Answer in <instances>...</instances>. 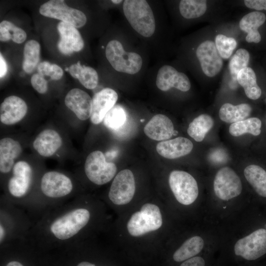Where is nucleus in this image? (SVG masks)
Masks as SVG:
<instances>
[{
    "label": "nucleus",
    "instance_id": "1",
    "mask_svg": "<svg viewBox=\"0 0 266 266\" xmlns=\"http://www.w3.org/2000/svg\"><path fill=\"white\" fill-rule=\"evenodd\" d=\"M89 204L79 195L51 210L34 223L26 239L43 253L86 239L94 217Z\"/></svg>",
    "mask_w": 266,
    "mask_h": 266
},
{
    "label": "nucleus",
    "instance_id": "2",
    "mask_svg": "<svg viewBox=\"0 0 266 266\" xmlns=\"http://www.w3.org/2000/svg\"><path fill=\"white\" fill-rule=\"evenodd\" d=\"M243 190L241 179L233 168L225 166L218 170L212 181V200L204 209L214 224H222L244 210Z\"/></svg>",
    "mask_w": 266,
    "mask_h": 266
},
{
    "label": "nucleus",
    "instance_id": "3",
    "mask_svg": "<svg viewBox=\"0 0 266 266\" xmlns=\"http://www.w3.org/2000/svg\"><path fill=\"white\" fill-rule=\"evenodd\" d=\"M79 196L69 176L58 171H48L41 176L25 211L34 224L47 212Z\"/></svg>",
    "mask_w": 266,
    "mask_h": 266
},
{
    "label": "nucleus",
    "instance_id": "4",
    "mask_svg": "<svg viewBox=\"0 0 266 266\" xmlns=\"http://www.w3.org/2000/svg\"><path fill=\"white\" fill-rule=\"evenodd\" d=\"M219 229V245H230L236 256L253 261L266 254V229L248 232L237 215Z\"/></svg>",
    "mask_w": 266,
    "mask_h": 266
},
{
    "label": "nucleus",
    "instance_id": "5",
    "mask_svg": "<svg viewBox=\"0 0 266 266\" xmlns=\"http://www.w3.org/2000/svg\"><path fill=\"white\" fill-rule=\"evenodd\" d=\"M33 222L28 213L4 196L0 201V246L23 240Z\"/></svg>",
    "mask_w": 266,
    "mask_h": 266
},
{
    "label": "nucleus",
    "instance_id": "6",
    "mask_svg": "<svg viewBox=\"0 0 266 266\" xmlns=\"http://www.w3.org/2000/svg\"><path fill=\"white\" fill-rule=\"evenodd\" d=\"M5 185L4 196L25 210L35 190V174L31 165L26 161L15 163Z\"/></svg>",
    "mask_w": 266,
    "mask_h": 266
},
{
    "label": "nucleus",
    "instance_id": "7",
    "mask_svg": "<svg viewBox=\"0 0 266 266\" xmlns=\"http://www.w3.org/2000/svg\"><path fill=\"white\" fill-rule=\"evenodd\" d=\"M124 15L132 27L146 37L155 32L156 24L151 8L144 0H126L123 3Z\"/></svg>",
    "mask_w": 266,
    "mask_h": 266
},
{
    "label": "nucleus",
    "instance_id": "8",
    "mask_svg": "<svg viewBox=\"0 0 266 266\" xmlns=\"http://www.w3.org/2000/svg\"><path fill=\"white\" fill-rule=\"evenodd\" d=\"M168 183L176 200L180 204L189 206L198 200L200 196L198 183L189 173L174 170L169 174Z\"/></svg>",
    "mask_w": 266,
    "mask_h": 266
},
{
    "label": "nucleus",
    "instance_id": "9",
    "mask_svg": "<svg viewBox=\"0 0 266 266\" xmlns=\"http://www.w3.org/2000/svg\"><path fill=\"white\" fill-rule=\"evenodd\" d=\"M162 224V217L158 206L146 203L142 205L140 211L132 215L127 227L131 235L139 236L159 229Z\"/></svg>",
    "mask_w": 266,
    "mask_h": 266
},
{
    "label": "nucleus",
    "instance_id": "10",
    "mask_svg": "<svg viewBox=\"0 0 266 266\" xmlns=\"http://www.w3.org/2000/svg\"><path fill=\"white\" fill-rule=\"evenodd\" d=\"M105 56L113 68L119 72L134 74L142 67L140 56L134 52H126L122 44L117 40L108 42L105 48Z\"/></svg>",
    "mask_w": 266,
    "mask_h": 266
},
{
    "label": "nucleus",
    "instance_id": "11",
    "mask_svg": "<svg viewBox=\"0 0 266 266\" xmlns=\"http://www.w3.org/2000/svg\"><path fill=\"white\" fill-rule=\"evenodd\" d=\"M116 171V165L112 162H107L100 151L92 152L86 159L85 174L89 181L96 185H102L109 182Z\"/></svg>",
    "mask_w": 266,
    "mask_h": 266
},
{
    "label": "nucleus",
    "instance_id": "12",
    "mask_svg": "<svg viewBox=\"0 0 266 266\" xmlns=\"http://www.w3.org/2000/svg\"><path fill=\"white\" fill-rule=\"evenodd\" d=\"M41 15L58 19L76 28L84 26L87 22L85 14L81 11L67 6L62 0H51L39 7Z\"/></svg>",
    "mask_w": 266,
    "mask_h": 266
},
{
    "label": "nucleus",
    "instance_id": "13",
    "mask_svg": "<svg viewBox=\"0 0 266 266\" xmlns=\"http://www.w3.org/2000/svg\"><path fill=\"white\" fill-rule=\"evenodd\" d=\"M135 190L133 174L129 169L120 171L113 179L108 196L114 204L124 205L133 199Z\"/></svg>",
    "mask_w": 266,
    "mask_h": 266
},
{
    "label": "nucleus",
    "instance_id": "14",
    "mask_svg": "<svg viewBox=\"0 0 266 266\" xmlns=\"http://www.w3.org/2000/svg\"><path fill=\"white\" fill-rule=\"evenodd\" d=\"M196 56L206 76L214 77L221 71L223 60L213 41L206 40L202 42L197 49Z\"/></svg>",
    "mask_w": 266,
    "mask_h": 266
},
{
    "label": "nucleus",
    "instance_id": "15",
    "mask_svg": "<svg viewBox=\"0 0 266 266\" xmlns=\"http://www.w3.org/2000/svg\"><path fill=\"white\" fill-rule=\"evenodd\" d=\"M156 84L157 87L163 91L175 88L181 91L187 92L191 88V83L187 76L168 65H165L159 69Z\"/></svg>",
    "mask_w": 266,
    "mask_h": 266
},
{
    "label": "nucleus",
    "instance_id": "16",
    "mask_svg": "<svg viewBox=\"0 0 266 266\" xmlns=\"http://www.w3.org/2000/svg\"><path fill=\"white\" fill-rule=\"evenodd\" d=\"M60 35L58 48L63 54L70 55L79 52L84 47V40L77 28L69 24L60 22L57 25Z\"/></svg>",
    "mask_w": 266,
    "mask_h": 266
},
{
    "label": "nucleus",
    "instance_id": "17",
    "mask_svg": "<svg viewBox=\"0 0 266 266\" xmlns=\"http://www.w3.org/2000/svg\"><path fill=\"white\" fill-rule=\"evenodd\" d=\"M27 112V104L22 98L14 95L8 96L0 104V122L6 125L15 124L25 117Z\"/></svg>",
    "mask_w": 266,
    "mask_h": 266
},
{
    "label": "nucleus",
    "instance_id": "18",
    "mask_svg": "<svg viewBox=\"0 0 266 266\" xmlns=\"http://www.w3.org/2000/svg\"><path fill=\"white\" fill-rule=\"evenodd\" d=\"M65 104L80 120H86L91 116L92 99L80 89L70 90L65 97Z\"/></svg>",
    "mask_w": 266,
    "mask_h": 266
},
{
    "label": "nucleus",
    "instance_id": "19",
    "mask_svg": "<svg viewBox=\"0 0 266 266\" xmlns=\"http://www.w3.org/2000/svg\"><path fill=\"white\" fill-rule=\"evenodd\" d=\"M117 100V93L110 88H104L96 93L92 98L91 122L97 125L102 122L104 116L115 105Z\"/></svg>",
    "mask_w": 266,
    "mask_h": 266
},
{
    "label": "nucleus",
    "instance_id": "20",
    "mask_svg": "<svg viewBox=\"0 0 266 266\" xmlns=\"http://www.w3.org/2000/svg\"><path fill=\"white\" fill-rule=\"evenodd\" d=\"M63 144L60 134L54 130L45 129L33 140V149L40 156L50 157L54 155Z\"/></svg>",
    "mask_w": 266,
    "mask_h": 266
},
{
    "label": "nucleus",
    "instance_id": "21",
    "mask_svg": "<svg viewBox=\"0 0 266 266\" xmlns=\"http://www.w3.org/2000/svg\"><path fill=\"white\" fill-rule=\"evenodd\" d=\"M145 134L150 139L166 140L174 134V130L171 120L163 114L154 115L144 128Z\"/></svg>",
    "mask_w": 266,
    "mask_h": 266
},
{
    "label": "nucleus",
    "instance_id": "22",
    "mask_svg": "<svg viewBox=\"0 0 266 266\" xmlns=\"http://www.w3.org/2000/svg\"><path fill=\"white\" fill-rule=\"evenodd\" d=\"M192 141L184 137L165 140L158 143L156 151L161 156L168 159H174L189 154L193 150Z\"/></svg>",
    "mask_w": 266,
    "mask_h": 266
},
{
    "label": "nucleus",
    "instance_id": "23",
    "mask_svg": "<svg viewBox=\"0 0 266 266\" xmlns=\"http://www.w3.org/2000/svg\"><path fill=\"white\" fill-rule=\"evenodd\" d=\"M22 152L19 141L10 137H4L0 140V171L1 174H9L17 159Z\"/></svg>",
    "mask_w": 266,
    "mask_h": 266
},
{
    "label": "nucleus",
    "instance_id": "24",
    "mask_svg": "<svg viewBox=\"0 0 266 266\" xmlns=\"http://www.w3.org/2000/svg\"><path fill=\"white\" fill-rule=\"evenodd\" d=\"M266 20L264 13L255 11L244 15L240 20L239 25L240 29L247 33L245 39L248 43H259L262 37L258 29Z\"/></svg>",
    "mask_w": 266,
    "mask_h": 266
},
{
    "label": "nucleus",
    "instance_id": "25",
    "mask_svg": "<svg viewBox=\"0 0 266 266\" xmlns=\"http://www.w3.org/2000/svg\"><path fill=\"white\" fill-rule=\"evenodd\" d=\"M247 183L259 197L266 198V168L257 163L247 165L243 169Z\"/></svg>",
    "mask_w": 266,
    "mask_h": 266
},
{
    "label": "nucleus",
    "instance_id": "26",
    "mask_svg": "<svg viewBox=\"0 0 266 266\" xmlns=\"http://www.w3.org/2000/svg\"><path fill=\"white\" fill-rule=\"evenodd\" d=\"M252 111V108L248 103L234 105L230 103H226L220 107L219 116L222 121L233 124L249 118Z\"/></svg>",
    "mask_w": 266,
    "mask_h": 266
},
{
    "label": "nucleus",
    "instance_id": "27",
    "mask_svg": "<svg viewBox=\"0 0 266 266\" xmlns=\"http://www.w3.org/2000/svg\"><path fill=\"white\" fill-rule=\"evenodd\" d=\"M237 81L243 87L249 99L257 100L261 98L262 89L257 83L255 72L252 68L247 66L241 70L237 74Z\"/></svg>",
    "mask_w": 266,
    "mask_h": 266
},
{
    "label": "nucleus",
    "instance_id": "28",
    "mask_svg": "<svg viewBox=\"0 0 266 266\" xmlns=\"http://www.w3.org/2000/svg\"><path fill=\"white\" fill-rule=\"evenodd\" d=\"M263 125V121L259 117H249L231 124L229 128V132L231 135L234 137L245 134L257 137L262 133Z\"/></svg>",
    "mask_w": 266,
    "mask_h": 266
},
{
    "label": "nucleus",
    "instance_id": "29",
    "mask_svg": "<svg viewBox=\"0 0 266 266\" xmlns=\"http://www.w3.org/2000/svg\"><path fill=\"white\" fill-rule=\"evenodd\" d=\"M68 71L72 77L77 79L86 88L91 90L97 87L98 74L93 67L82 65L79 61L71 65Z\"/></svg>",
    "mask_w": 266,
    "mask_h": 266
},
{
    "label": "nucleus",
    "instance_id": "30",
    "mask_svg": "<svg viewBox=\"0 0 266 266\" xmlns=\"http://www.w3.org/2000/svg\"><path fill=\"white\" fill-rule=\"evenodd\" d=\"M214 125L212 117L202 114L196 117L189 125L187 133L197 142L202 141Z\"/></svg>",
    "mask_w": 266,
    "mask_h": 266
},
{
    "label": "nucleus",
    "instance_id": "31",
    "mask_svg": "<svg viewBox=\"0 0 266 266\" xmlns=\"http://www.w3.org/2000/svg\"><path fill=\"white\" fill-rule=\"evenodd\" d=\"M40 45L35 40L28 41L24 48V60L22 67L27 73H32L40 60Z\"/></svg>",
    "mask_w": 266,
    "mask_h": 266
},
{
    "label": "nucleus",
    "instance_id": "32",
    "mask_svg": "<svg viewBox=\"0 0 266 266\" xmlns=\"http://www.w3.org/2000/svg\"><path fill=\"white\" fill-rule=\"evenodd\" d=\"M181 15L186 19H194L203 15L207 9L204 0H182L179 3Z\"/></svg>",
    "mask_w": 266,
    "mask_h": 266
},
{
    "label": "nucleus",
    "instance_id": "33",
    "mask_svg": "<svg viewBox=\"0 0 266 266\" xmlns=\"http://www.w3.org/2000/svg\"><path fill=\"white\" fill-rule=\"evenodd\" d=\"M126 119V113L124 109L120 105H116L106 113L102 122L107 128L116 131L125 124Z\"/></svg>",
    "mask_w": 266,
    "mask_h": 266
},
{
    "label": "nucleus",
    "instance_id": "34",
    "mask_svg": "<svg viewBox=\"0 0 266 266\" xmlns=\"http://www.w3.org/2000/svg\"><path fill=\"white\" fill-rule=\"evenodd\" d=\"M250 54L246 49L240 48L236 51L229 65L230 73L233 80H237L238 72L248 66Z\"/></svg>",
    "mask_w": 266,
    "mask_h": 266
},
{
    "label": "nucleus",
    "instance_id": "35",
    "mask_svg": "<svg viewBox=\"0 0 266 266\" xmlns=\"http://www.w3.org/2000/svg\"><path fill=\"white\" fill-rule=\"evenodd\" d=\"M215 45L221 57L227 59L236 47L237 42L233 38L219 34L215 37Z\"/></svg>",
    "mask_w": 266,
    "mask_h": 266
},
{
    "label": "nucleus",
    "instance_id": "36",
    "mask_svg": "<svg viewBox=\"0 0 266 266\" xmlns=\"http://www.w3.org/2000/svg\"><path fill=\"white\" fill-rule=\"evenodd\" d=\"M0 26L5 28L8 31L11 39L16 43H23L27 38V33L25 31L10 21L3 20L0 22Z\"/></svg>",
    "mask_w": 266,
    "mask_h": 266
},
{
    "label": "nucleus",
    "instance_id": "37",
    "mask_svg": "<svg viewBox=\"0 0 266 266\" xmlns=\"http://www.w3.org/2000/svg\"><path fill=\"white\" fill-rule=\"evenodd\" d=\"M31 83L34 90L41 94H45L48 90V82L44 76L39 73L33 74L31 78Z\"/></svg>",
    "mask_w": 266,
    "mask_h": 266
},
{
    "label": "nucleus",
    "instance_id": "38",
    "mask_svg": "<svg viewBox=\"0 0 266 266\" xmlns=\"http://www.w3.org/2000/svg\"><path fill=\"white\" fill-rule=\"evenodd\" d=\"M244 3L246 7L258 11L266 10V0H245Z\"/></svg>",
    "mask_w": 266,
    "mask_h": 266
},
{
    "label": "nucleus",
    "instance_id": "39",
    "mask_svg": "<svg viewBox=\"0 0 266 266\" xmlns=\"http://www.w3.org/2000/svg\"><path fill=\"white\" fill-rule=\"evenodd\" d=\"M205 259L197 255L183 261L180 266H205Z\"/></svg>",
    "mask_w": 266,
    "mask_h": 266
},
{
    "label": "nucleus",
    "instance_id": "40",
    "mask_svg": "<svg viewBox=\"0 0 266 266\" xmlns=\"http://www.w3.org/2000/svg\"><path fill=\"white\" fill-rule=\"evenodd\" d=\"M64 74L63 69L56 64H52L50 72V77L54 80L60 79Z\"/></svg>",
    "mask_w": 266,
    "mask_h": 266
},
{
    "label": "nucleus",
    "instance_id": "41",
    "mask_svg": "<svg viewBox=\"0 0 266 266\" xmlns=\"http://www.w3.org/2000/svg\"><path fill=\"white\" fill-rule=\"evenodd\" d=\"M52 64L47 61H43L37 65V71L38 73L44 76L50 75Z\"/></svg>",
    "mask_w": 266,
    "mask_h": 266
},
{
    "label": "nucleus",
    "instance_id": "42",
    "mask_svg": "<svg viewBox=\"0 0 266 266\" xmlns=\"http://www.w3.org/2000/svg\"><path fill=\"white\" fill-rule=\"evenodd\" d=\"M7 66L6 62L1 53L0 54V77L2 78L7 73Z\"/></svg>",
    "mask_w": 266,
    "mask_h": 266
},
{
    "label": "nucleus",
    "instance_id": "43",
    "mask_svg": "<svg viewBox=\"0 0 266 266\" xmlns=\"http://www.w3.org/2000/svg\"><path fill=\"white\" fill-rule=\"evenodd\" d=\"M4 266H26L21 260L18 259H9L5 264Z\"/></svg>",
    "mask_w": 266,
    "mask_h": 266
},
{
    "label": "nucleus",
    "instance_id": "44",
    "mask_svg": "<svg viewBox=\"0 0 266 266\" xmlns=\"http://www.w3.org/2000/svg\"><path fill=\"white\" fill-rule=\"evenodd\" d=\"M74 266H96V265L91 262L80 259L78 262L76 261Z\"/></svg>",
    "mask_w": 266,
    "mask_h": 266
},
{
    "label": "nucleus",
    "instance_id": "45",
    "mask_svg": "<svg viewBox=\"0 0 266 266\" xmlns=\"http://www.w3.org/2000/svg\"><path fill=\"white\" fill-rule=\"evenodd\" d=\"M111 1L113 3L119 4V3H121L122 1V0H111Z\"/></svg>",
    "mask_w": 266,
    "mask_h": 266
},
{
    "label": "nucleus",
    "instance_id": "46",
    "mask_svg": "<svg viewBox=\"0 0 266 266\" xmlns=\"http://www.w3.org/2000/svg\"><path fill=\"white\" fill-rule=\"evenodd\" d=\"M265 131H266L265 133H266V116L265 117Z\"/></svg>",
    "mask_w": 266,
    "mask_h": 266
}]
</instances>
